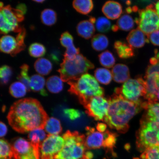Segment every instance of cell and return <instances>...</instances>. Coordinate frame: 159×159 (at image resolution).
I'll list each match as a JSON object with an SVG mask.
<instances>
[{"instance_id":"277c9868","label":"cell","mask_w":159,"mask_h":159,"mask_svg":"<svg viewBox=\"0 0 159 159\" xmlns=\"http://www.w3.org/2000/svg\"><path fill=\"white\" fill-rule=\"evenodd\" d=\"M63 138L64 146L55 155L54 159H81L84 156L87 150L85 135L77 131L67 130Z\"/></svg>"},{"instance_id":"f1b7e54d","label":"cell","mask_w":159,"mask_h":159,"mask_svg":"<svg viewBox=\"0 0 159 159\" xmlns=\"http://www.w3.org/2000/svg\"><path fill=\"white\" fill-rule=\"evenodd\" d=\"M42 22L47 26L53 25L57 22V15L56 12L50 9H46L42 11L41 15Z\"/></svg>"},{"instance_id":"ac0fdd59","label":"cell","mask_w":159,"mask_h":159,"mask_svg":"<svg viewBox=\"0 0 159 159\" xmlns=\"http://www.w3.org/2000/svg\"><path fill=\"white\" fill-rule=\"evenodd\" d=\"M76 30L80 36L86 39H90L95 32L94 23L89 20L81 21L77 25Z\"/></svg>"},{"instance_id":"f35d334b","label":"cell","mask_w":159,"mask_h":159,"mask_svg":"<svg viewBox=\"0 0 159 159\" xmlns=\"http://www.w3.org/2000/svg\"><path fill=\"white\" fill-rule=\"evenodd\" d=\"M95 23L97 30L99 32L108 33L111 28V22L106 18L99 17L96 20Z\"/></svg>"},{"instance_id":"ffe728a7","label":"cell","mask_w":159,"mask_h":159,"mask_svg":"<svg viewBox=\"0 0 159 159\" xmlns=\"http://www.w3.org/2000/svg\"><path fill=\"white\" fill-rule=\"evenodd\" d=\"M114 48L120 58L127 59L131 58L134 56L133 48L124 42L121 41H115Z\"/></svg>"},{"instance_id":"7dc6e473","label":"cell","mask_w":159,"mask_h":159,"mask_svg":"<svg viewBox=\"0 0 159 159\" xmlns=\"http://www.w3.org/2000/svg\"><path fill=\"white\" fill-rule=\"evenodd\" d=\"M16 9H19L22 11L25 15L27 11V6L24 3H20L16 7Z\"/></svg>"},{"instance_id":"d6a6232c","label":"cell","mask_w":159,"mask_h":159,"mask_svg":"<svg viewBox=\"0 0 159 159\" xmlns=\"http://www.w3.org/2000/svg\"><path fill=\"white\" fill-rule=\"evenodd\" d=\"M46 136L43 129H37L30 131L28 137L31 144L41 145L46 139Z\"/></svg>"},{"instance_id":"1f68e13d","label":"cell","mask_w":159,"mask_h":159,"mask_svg":"<svg viewBox=\"0 0 159 159\" xmlns=\"http://www.w3.org/2000/svg\"><path fill=\"white\" fill-rule=\"evenodd\" d=\"M98 59L101 65L108 68L114 66L116 62V59L114 55L108 50L105 51L99 54Z\"/></svg>"},{"instance_id":"52a82bcc","label":"cell","mask_w":159,"mask_h":159,"mask_svg":"<svg viewBox=\"0 0 159 159\" xmlns=\"http://www.w3.org/2000/svg\"><path fill=\"white\" fill-rule=\"evenodd\" d=\"M121 95L128 100L139 104H143L147 94L146 81L141 76L129 79L120 88H117Z\"/></svg>"},{"instance_id":"30bf717a","label":"cell","mask_w":159,"mask_h":159,"mask_svg":"<svg viewBox=\"0 0 159 159\" xmlns=\"http://www.w3.org/2000/svg\"><path fill=\"white\" fill-rule=\"evenodd\" d=\"M109 106L108 99L103 96L92 97L84 106L89 116L95 120L103 121L108 113Z\"/></svg>"},{"instance_id":"d590c367","label":"cell","mask_w":159,"mask_h":159,"mask_svg":"<svg viewBox=\"0 0 159 159\" xmlns=\"http://www.w3.org/2000/svg\"><path fill=\"white\" fill-rule=\"evenodd\" d=\"M26 35V31L25 27L23 26L21 30L18 33V34L16 37V39L17 43V47L12 57L16 56L19 53L25 49V40Z\"/></svg>"},{"instance_id":"d4e9b609","label":"cell","mask_w":159,"mask_h":159,"mask_svg":"<svg viewBox=\"0 0 159 159\" xmlns=\"http://www.w3.org/2000/svg\"><path fill=\"white\" fill-rule=\"evenodd\" d=\"M36 71L40 75H48L52 69V65L49 60L44 58H40L35 61L34 65Z\"/></svg>"},{"instance_id":"db71d44e","label":"cell","mask_w":159,"mask_h":159,"mask_svg":"<svg viewBox=\"0 0 159 159\" xmlns=\"http://www.w3.org/2000/svg\"><path fill=\"white\" fill-rule=\"evenodd\" d=\"M33 1L36 2L37 3H42L44 2L45 0H33Z\"/></svg>"},{"instance_id":"6da1fadb","label":"cell","mask_w":159,"mask_h":159,"mask_svg":"<svg viewBox=\"0 0 159 159\" xmlns=\"http://www.w3.org/2000/svg\"><path fill=\"white\" fill-rule=\"evenodd\" d=\"M48 119L40 103L33 98H23L14 103L7 116L10 126L21 134L44 129Z\"/></svg>"},{"instance_id":"ab89813d","label":"cell","mask_w":159,"mask_h":159,"mask_svg":"<svg viewBox=\"0 0 159 159\" xmlns=\"http://www.w3.org/2000/svg\"><path fill=\"white\" fill-rule=\"evenodd\" d=\"M13 71L11 67L7 65H3L0 69V77L1 83L5 85L7 84L11 80Z\"/></svg>"},{"instance_id":"f6af8a7d","label":"cell","mask_w":159,"mask_h":159,"mask_svg":"<svg viewBox=\"0 0 159 159\" xmlns=\"http://www.w3.org/2000/svg\"><path fill=\"white\" fill-rule=\"evenodd\" d=\"M1 127V134H0V136L1 138H2L5 136L6 134H7V126L4 124V123L1 122L0 124Z\"/></svg>"},{"instance_id":"6f0895ef","label":"cell","mask_w":159,"mask_h":159,"mask_svg":"<svg viewBox=\"0 0 159 159\" xmlns=\"http://www.w3.org/2000/svg\"><path fill=\"white\" fill-rule=\"evenodd\" d=\"M157 138L159 142V131H158V133L157 136Z\"/></svg>"},{"instance_id":"f546056e","label":"cell","mask_w":159,"mask_h":159,"mask_svg":"<svg viewBox=\"0 0 159 159\" xmlns=\"http://www.w3.org/2000/svg\"><path fill=\"white\" fill-rule=\"evenodd\" d=\"M27 89L20 81L13 83L9 87V93L13 97L20 98L24 97L26 94Z\"/></svg>"},{"instance_id":"3957f363","label":"cell","mask_w":159,"mask_h":159,"mask_svg":"<svg viewBox=\"0 0 159 159\" xmlns=\"http://www.w3.org/2000/svg\"><path fill=\"white\" fill-rule=\"evenodd\" d=\"M69 92L77 97L80 104L84 106L93 97L103 96L104 90L94 77L85 73L79 78L69 81Z\"/></svg>"},{"instance_id":"c3c4849f","label":"cell","mask_w":159,"mask_h":159,"mask_svg":"<svg viewBox=\"0 0 159 159\" xmlns=\"http://www.w3.org/2000/svg\"><path fill=\"white\" fill-rule=\"evenodd\" d=\"M93 155L92 152H87L84 157L81 159H91L93 158Z\"/></svg>"},{"instance_id":"816d5d0a","label":"cell","mask_w":159,"mask_h":159,"mask_svg":"<svg viewBox=\"0 0 159 159\" xmlns=\"http://www.w3.org/2000/svg\"><path fill=\"white\" fill-rule=\"evenodd\" d=\"M126 11L127 13L128 14H130L134 12L133 11L132 7H127Z\"/></svg>"},{"instance_id":"680465c9","label":"cell","mask_w":159,"mask_h":159,"mask_svg":"<svg viewBox=\"0 0 159 159\" xmlns=\"http://www.w3.org/2000/svg\"><path fill=\"white\" fill-rule=\"evenodd\" d=\"M157 81H158V84L159 85V76L158 77V78Z\"/></svg>"},{"instance_id":"91938a15","label":"cell","mask_w":159,"mask_h":159,"mask_svg":"<svg viewBox=\"0 0 159 159\" xmlns=\"http://www.w3.org/2000/svg\"></svg>"},{"instance_id":"d6986e66","label":"cell","mask_w":159,"mask_h":159,"mask_svg":"<svg viewBox=\"0 0 159 159\" xmlns=\"http://www.w3.org/2000/svg\"><path fill=\"white\" fill-rule=\"evenodd\" d=\"M16 39L12 36L5 35L1 37L0 42V49L2 52L12 56L16 49Z\"/></svg>"},{"instance_id":"f907efd6","label":"cell","mask_w":159,"mask_h":159,"mask_svg":"<svg viewBox=\"0 0 159 159\" xmlns=\"http://www.w3.org/2000/svg\"><path fill=\"white\" fill-rule=\"evenodd\" d=\"M128 7H130L132 4V0H122Z\"/></svg>"},{"instance_id":"7402d4cb","label":"cell","mask_w":159,"mask_h":159,"mask_svg":"<svg viewBox=\"0 0 159 159\" xmlns=\"http://www.w3.org/2000/svg\"><path fill=\"white\" fill-rule=\"evenodd\" d=\"M73 6L79 13L87 15L92 11L94 8V3L93 0H74Z\"/></svg>"},{"instance_id":"bcb514c9","label":"cell","mask_w":159,"mask_h":159,"mask_svg":"<svg viewBox=\"0 0 159 159\" xmlns=\"http://www.w3.org/2000/svg\"><path fill=\"white\" fill-rule=\"evenodd\" d=\"M50 58L55 62H58L59 61V52L53 51L50 55Z\"/></svg>"},{"instance_id":"8d00e7d4","label":"cell","mask_w":159,"mask_h":159,"mask_svg":"<svg viewBox=\"0 0 159 159\" xmlns=\"http://www.w3.org/2000/svg\"><path fill=\"white\" fill-rule=\"evenodd\" d=\"M134 159H159V145L146 149L139 157Z\"/></svg>"},{"instance_id":"7c38bea8","label":"cell","mask_w":159,"mask_h":159,"mask_svg":"<svg viewBox=\"0 0 159 159\" xmlns=\"http://www.w3.org/2000/svg\"><path fill=\"white\" fill-rule=\"evenodd\" d=\"M19 23L14 8L11 6L8 5L1 8L0 29L1 34H6L12 31L19 33L23 27L19 25Z\"/></svg>"},{"instance_id":"2e32d148","label":"cell","mask_w":159,"mask_h":159,"mask_svg":"<svg viewBox=\"0 0 159 159\" xmlns=\"http://www.w3.org/2000/svg\"><path fill=\"white\" fill-rule=\"evenodd\" d=\"M102 11L103 14L108 19L115 20L119 18L122 14V7L118 2L109 1L103 5Z\"/></svg>"},{"instance_id":"44dd1931","label":"cell","mask_w":159,"mask_h":159,"mask_svg":"<svg viewBox=\"0 0 159 159\" xmlns=\"http://www.w3.org/2000/svg\"><path fill=\"white\" fill-rule=\"evenodd\" d=\"M45 84V79L41 75H33L30 78V86L31 90L39 93L43 96H47L48 95L44 88Z\"/></svg>"},{"instance_id":"74e56055","label":"cell","mask_w":159,"mask_h":159,"mask_svg":"<svg viewBox=\"0 0 159 159\" xmlns=\"http://www.w3.org/2000/svg\"><path fill=\"white\" fill-rule=\"evenodd\" d=\"M29 67L27 64H24L20 67V73L18 79L20 81L25 85L27 89V90L30 91L31 90L30 88V78L29 75Z\"/></svg>"},{"instance_id":"f5cc1de1","label":"cell","mask_w":159,"mask_h":159,"mask_svg":"<svg viewBox=\"0 0 159 159\" xmlns=\"http://www.w3.org/2000/svg\"><path fill=\"white\" fill-rule=\"evenodd\" d=\"M112 30L113 31L116 32L118 31L119 29L116 25H114L112 26Z\"/></svg>"},{"instance_id":"836d02e7","label":"cell","mask_w":159,"mask_h":159,"mask_svg":"<svg viewBox=\"0 0 159 159\" xmlns=\"http://www.w3.org/2000/svg\"><path fill=\"white\" fill-rule=\"evenodd\" d=\"M13 154L11 145L7 141L1 139L0 141V159H11Z\"/></svg>"},{"instance_id":"7a4b0ae2","label":"cell","mask_w":159,"mask_h":159,"mask_svg":"<svg viewBox=\"0 0 159 159\" xmlns=\"http://www.w3.org/2000/svg\"><path fill=\"white\" fill-rule=\"evenodd\" d=\"M108 99L109 106L104 122L119 133H126L130 121L143 109V104H137L125 98L117 88Z\"/></svg>"},{"instance_id":"4dcf8cb0","label":"cell","mask_w":159,"mask_h":159,"mask_svg":"<svg viewBox=\"0 0 159 159\" xmlns=\"http://www.w3.org/2000/svg\"><path fill=\"white\" fill-rule=\"evenodd\" d=\"M134 21L130 15H122L117 22L116 25L119 30L129 31L133 29L134 26Z\"/></svg>"},{"instance_id":"ee69618b","label":"cell","mask_w":159,"mask_h":159,"mask_svg":"<svg viewBox=\"0 0 159 159\" xmlns=\"http://www.w3.org/2000/svg\"><path fill=\"white\" fill-rule=\"evenodd\" d=\"M96 129L99 132H104L107 129V125L102 123H98L96 125Z\"/></svg>"},{"instance_id":"7bdbcfd3","label":"cell","mask_w":159,"mask_h":159,"mask_svg":"<svg viewBox=\"0 0 159 159\" xmlns=\"http://www.w3.org/2000/svg\"><path fill=\"white\" fill-rule=\"evenodd\" d=\"M148 37L149 41L153 45L159 46V30L151 33Z\"/></svg>"},{"instance_id":"4316f807","label":"cell","mask_w":159,"mask_h":159,"mask_svg":"<svg viewBox=\"0 0 159 159\" xmlns=\"http://www.w3.org/2000/svg\"><path fill=\"white\" fill-rule=\"evenodd\" d=\"M108 39L104 35H95L91 39V46L93 49L97 51L104 50L108 47Z\"/></svg>"},{"instance_id":"8fae6325","label":"cell","mask_w":159,"mask_h":159,"mask_svg":"<svg viewBox=\"0 0 159 159\" xmlns=\"http://www.w3.org/2000/svg\"><path fill=\"white\" fill-rule=\"evenodd\" d=\"M158 131L143 123L136 134V145L138 150L143 152L146 149L159 145L157 136Z\"/></svg>"},{"instance_id":"603a6c76","label":"cell","mask_w":159,"mask_h":159,"mask_svg":"<svg viewBox=\"0 0 159 159\" xmlns=\"http://www.w3.org/2000/svg\"><path fill=\"white\" fill-rule=\"evenodd\" d=\"M144 109L146 110L143 115L145 116L159 122V103L147 101Z\"/></svg>"},{"instance_id":"5b68a950","label":"cell","mask_w":159,"mask_h":159,"mask_svg":"<svg viewBox=\"0 0 159 159\" xmlns=\"http://www.w3.org/2000/svg\"><path fill=\"white\" fill-rule=\"evenodd\" d=\"M58 70L63 82H68L80 77L94 68V65L83 55H77L72 59H63Z\"/></svg>"},{"instance_id":"e0dca14e","label":"cell","mask_w":159,"mask_h":159,"mask_svg":"<svg viewBox=\"0 0 159 159\" xmlns=\"http://www.w3.org/2000/svg\"><path fill=\"white\" fill-rule=\"evenodd\" d=\"M112 73L114 81L119 83L126 82L130 77L129 67L123 64H118L114 66L112 69Z\"/></svg>"},{"instance_id":"9f6ffc18","label":"cell","mask_w":159,"mask_h":159,"mask_svg":"<svg viewBox=\"0 0 159 159\" xmlns=\"http://www.w3.org/2000/svg\"><path fill=\"white\" fill-rule=\"evenodd\" d=\"M157 101H159V91L157 93Z\"/></svg>"},{"instance_id":"cb8c5ba5","label":"cell","mask_w":159,"mask_h":159,"mask_svg":"<svg viewBox=\"0 0 159 159\" xmlns=\"http://www.w3.org/2000/svg\"><path fill=\"white\" fill-rule=\"evenodd\" d=\"M44 129L48 135H57L62 130L60 121L54 117L49 118Z\"/></svg>"},{"instance_id":"484cf974","label":"cell","mask_w":159,"mask_h":159,"mask_svg":"<svg viewBox=\"0 0 159 159\" xmlns=\"http://www.w3.org/2000/svg\"><path fill=\"white\" fill-rule=\"evenodd\" d=\"M61 77L53 75L47 79L46 85L48 90L54 94L58 93L62 90L63 83Z\"/></svg>"},{"instance_id":"9c48e42d","label":"cell","mask_w":159,"mask_h":159,"mask_svg":"<svg viewBox=\"0 0 159 159\" xmlns=\"http://www.w3.org/2000/svg\"><path fill=\"white\" fill-rule=\"evenodd\" d=\"M11 145L14 159H41L40 147L33 146L25 139H16Z\"/></svg>"},{"instance_id":"9a60e30c","label":"cell","mask_w":159,"mask_h":159,"mask_svg":"<svg viewBox=\"0 0 159 159\" xmlns=\"http://www.w3.org/2000/svg\"><path fill=\"white\" fill-rule=\"evenodd\" d=\"M126 40L129 44L133 48H141L144 46L145 43L149 42L148 36L138 27L130 32Z\"/></svg>"},{"instance_id":"e575fe53","label":"cell","mask_w":159,"mask_h":159,"mask_svg":"<svg viewBox=\"0 0 159 159\" xmlns=\"http://www.w3.org/2000/svg\"><path fill=\"white\" fill-rule=\"evenodd\" d=\"M28 51L31 57L37 58L43 56L46 52V49L44 46L41 43H35L30 46Z\"/></svg>"},{"instance_id":"60d3db41","label":"cell","mask_w":159,"mask_h":159,"mask_svg":"<svg viewBox=\"0 0 159 159\" xmlns=\"http://www.w3.org/2000/svg\"><path fill=\"white\" fill-rule=\"evenodd\" d=\"M60 41L61 45L67 49L74 46V39L70 33L66 31L61 35Z\"/></svg>"},{"instance_id":"4fadbf2b","label":"cell","mask_w":159,"mask_h":159,"mask_svg":"<svg viewBox=\"0 0 159 159\" xmlns=\"http://www.w3.org/2000/svg\"><path fill=\"white\" fill-rule=\"evenodd\" d=\"M63 137L58 135H47L41 145V159H54L55 155L60 151L64 145Z\"/></svg>"},{"instance_id":"ba28073f","label":"cell","mask_w":159,"mask_h":159,"mask_svg":"<svg viewBox=\"0 0 159 159\" xmlns=\"http://www.w3.org/2000/svg\"><path fill=\"white\" fill-rule=\"evenodd\" d=\"M139 16L135 19V22L145 34L148 36L159 30V16L155 9L154 6L150 4L146 8L140 9Z\"/></svg>"},{"instance_id":"11a10c76","label":"cell","mask_w":159,"mask_h":159,"mask_svg":"<svg viewBox=\"0 0 159 159\" xmlns=\"http://www.w3.org/2000/svg\"><path fill=\"white\" fill-rule=\"evenodd\" d=\"M140 1L143 2L148 3L150 2L152 0H140Z\"/></svg>"},{"instance_id":"681fc988","label":"cell","mask_w":159,"mask_h":159,"mask_svg":"<svg viewBox=\"0 0 159 159\" xmlns=\"http://www.w3.org/2000/svg\"><path fill=\"white\" fill-rule=\"evenodd\" d=\"M154 6L156 12L159 16V0H156Z\"/></svg>"},{"instance_id":"83f0119b","label":"cell","mask_w":159,"mask_h":159,"mask_svg":"<svg viewBox=\"0 0 159 159\" xmlns=\"http://www.w3.org/2000/svg\"><path fill=\"white\" fill-rule=\"evenodd\" d=\"M95 78L99 82L104 85H108L111 82L112 75L110 70L104 68H99L94 71Z\"/></svg>"},{"instance_id":"8992f818","label":"cell","mask_w":159,"mask_h":159,"mask_svg":"<svg viewBox=\"0 0 159 159\" xmlns=\"http://www.w3.org/2000/svg\"><path fill=\"white\" fill-rule=\"evenodd\" d=\"M85 145L87 149L92 150L103 148L108 150H113L116 142L118 135L107 130L101 132L93 127L87 126L85 128Z\"/></svg>"},{"instance_id":"5bb4252c","label":"cell","mask_w":159,"mask_h":159,"mask_svg":"<svg viewBox=\"0 0 159 159\" xmlns=\"http://www.w3.org/2000/svg\"><path fill=\"white\" fill-rule=\"evenodd\" d=\"M159 73H153L151 74L145 75L146 84L147 94L144 99L146 101L151 102H156L157 101V95L159 91V85L157 79Z\"/></svg>"},{"instance_id":"b9f144b4","label":"cell","mask_w":159,"mask_h":159,"mask_svg":"<svg viewBox=\"0 0 159 159\" xmlns=\"http://www.w3.org/2000/svg\"><path fill=\"white\" fill-rule=\"evenodd\" d=\"M63 113L66 117L72 121L80 118L81 116L80 111L74 109H65L63 110Z\"/></svg>"}]
</instances>
